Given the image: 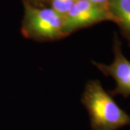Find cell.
Segmentation results:
<instances>
[{
	"instance_id": "1",
	"label": "cell",
	"mask_w": 130,
	"mask_h": 130,
	"mask_svg": "<svg viewBox=\"0 0 130 130\" xmlns=\"http://www.w3.org/2000/svg\"><path fill=\"white\" fill-rule=\"evenodd\" d=\"M93 130H119L130 126V115L118 106L98 80H90L82 96Z\"/></svg>"
},
{
	"instance_id": "2",
	"label": "cell",
	"mask_w": 130,
	"mask_h": 130,
	"mask_svg": "<svg viewBox=\"0 0 130 130\" xmlns=\"http://www.w3.org/2000/svg\"><path fill=\"white\" fill-rule=\"evenodd\" d=\"M23 32L29 38L41 41L55 40L62 37L63 16L52 8L26 6Z\"/></svg>"
},
{
	"instance_id": "3",
	"label": "cell",
	"mask_w": 130,
	"mask_h": 130,
	"mask_svg": "<svg viewBox=\"0 0 130 130\" xmlns=\"http://www.w3.org/2000/svg\"><path fill=\"white\" fill-rule=\"evenodd\" d=\"M105 20H113L107 6L96 5L88 0H77L63 16V32L65 36Z\"/></svg>"
},
{
	"instance_id": "4",
	"label": "cell",
	"mask_w": 130,
	"mask_h": 130,
	"mask_svg": "<svg viewBox=\"0 0 130 130\" xmlns=\"http://www.w3.org/2000/svg\"><path fill=\"white\" fill-rule=\"evenodd\" d=\"M113 51L114 59L111 64L93 61V64L106 76H110L116 82V88L112 91V95H121L124 97L130 96V61L121 51V43L118 38L113 40Z\"/></svg>"
},
{
	"instance_id": "5",
	"label": "cell",
	"mask_w": 130,
	"mask_h": 130,
	"mask_svg": "<svg viewBox=\"0 0 130 130\" xmlns=\"http://www.w3.org/2000/svg\"><path fill=\"white\" fill-rule=\"evenodd\" d=\"M107 7L130 45V0H109Z\"/></svg>"
},
{
	"instance_id": "6",
	"label": "cell",
	"mask_w": 130,
	"mask_h": 130,
	"mask_svg": "<svg viewBox=\"0 0 130 130\" xmlns=\"http://www.w3.org/2000/svg\"><path fill=\"white\" fill-rule=\"evenodd\" d=\"M77 0H51L52 9L64 16L72 7Z\"/></svg>"
},
{
	"instance_id": "7",
	"label": "cell",
	"mask_w": 130,
	"mask_h": 130,
	"mask_svg": "<svg viewBox=\"0 0 130 130\" xmlns=\"http://www.w3.org/2000/svg\"><path fill=\"white\" fill-rule=\"evenodd\" d=\"M88 1L93 2L94 4H96V5L107 6V4H108L109 0H88Z\"/></svg>"
}]
</instances>
